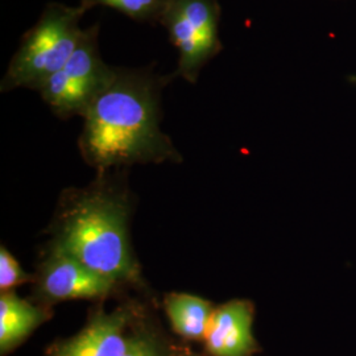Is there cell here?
Wrapping results in <instances>:
<instances>
[{
    "label": "cell",
    "mask_w": 356,
    "mask_h": 356,
    "mask_svg": "<svg viewBox=\"0 0 356 356\" xmlns=\"http://www.w3.org/2000/svg\"><path fill=\"white\" fill-rule=\"evenodd\" d=\"M126 216L120 201L89 197L67 216L56 250L115 282L132 280L138 273L128 247Z\"/></svg>",
    "instance_id": "cell-1"
},
{
    "label": "cell",
    "mask_w": 356,
    "mask_h": 356,
    "mask_svg": "<svg viewBox=\"0 0 356 356\" xmlns=\"http://www.w3.org/2000/svg\"><path fill=\"white\" fill-rule=\"evenodd\" d=\"M157 139L152 103L140 90L114 86L91 104L85 143L97 164L132 161L152 151Z\"/></svg>",
    "instance_id": "cell-2"
},
{
    "label": "cell",
    "mask_w": 356,
    "mask_h": 356,
    "mask_svg": "<svg viewBox=\"0 0 356 356\" xmlns=\"http://www.w3.org/2000/svg\"><path fill=\"white\" fill-rule=\"evenodd\" d=\"M76 36L65 19L45 20L26 44L19 61L23 78H48L61 70L78 48Z\"/></svg>",
    "instance_id": "cell-3"
},
{
    "label": "cell",
    "mask_w": 356,
    "mask_h": 356,
    "mask_svg": "<svg viewBox=\"0 0 356 356\" xmlns=\"http://www.w3.org/2000/svg\"><path fill=\"white\" fill-rule=\"evenodd\" d=\"M115 284L114 280L98 275L70 254L56 250L44 268L41 291L47 298L54 301L95 298L106 296Z\"/></svg>",
    "instance_id": "cell-4"
},
{
    "label": "cell",
    "mask_w": 356,
    "mask_h": 356,
    "mask_svg": "<svg viewBox=\"0 0 356 356\" xmlns=\"http://www.w3.org/2000/svg\"><path fill=\"white\" fill-rule=\"evenodd\" d=\"M254 307L235 300L213 312L206 334L207 351L213 356H252L257 343L252 334Z\"/></svg>",
    "instance_id": "cell-5"
},
{
    "label": "cell",
    "mask_w": 356,
    "mask_h": 356,
    "mask_svg": "<svg viewBox=\"0 0 356 356\" xmlns=\"http://www.w3.org/2000/svg\"><path fill=\"white\" fill-rule=\"evenodd\" d=\"M128 319L124 309L99 313L74 338L58 344L51 356H123L129 343L124 335Z\"/></svg>",
    "instance_id": "cell-6"
},
{
    "label": "cell",
    "mask_w": 356,
    "mask_h": 356,
    "mask_svg": "<svg viewBox=\"0 0 356 356\" xmlns=\"http://www.w3.org/2000/svg\"><path fill=\"white\" fill-rule=\"evenodd\" d=\"M48 314L38 306L31 305L13 293L0 298V350L3 354L20 343L38 327Z\"/></svg>",
    "instance_id": "cell-7"
},
{
    "label": "cell",
    "mask_w": 356,
    "mask_h": 356,
    "mask_svg": "<svg viewBox=\"0 0 356 356\" xmlns=\"http://www.w3.org/2000/svg\"><path fill=\"white\" fill-rule=\"evenodd\" d=\"M165 309L179 335L193 341L206 338L214 312L207 301L185 293L172 294L166 298Z\"/></svg>",
    "instance_id": "cell-8"
},
{
    "label": "cell",
    "mask_w": 356,
    "mask_h": 356,
    "mask_svg": "<svg viewBox=\"0 0 356 356\" xmlns=\"http://www.w3.org/2000/svg\"><path fill=\"white\" fill-rule=\"evenodd\" d=\"M45 92L54 106L74 108L89 97V92L76 83L64 69L45 78Z\"/></svg>",
    "instance_id": "cell-9"
},
{
    "label": "cell",
    "mask_w": 356,
    "mask_h": 356,
    "mask_svg": "<svg viewBox=\"0 0 356 356\" xmlns=\"http://www.w3.org/2000/svg\"><path fill=\"white\" fill-rule=\"evenodd\" d=\"M178 13L191 24L198 36L211 48L216 40V22L211 8L204 0H186Z\"/></svg>",
    "instance_id": "cell-10"
},
{
    "label": "cell",
    "mask_w": 356,
    "mask_h": 356,
    "mask_svg": "<svg viewBox=\"0 0 356 356\" xmlns=\"http://www.w3.org/2000/svg\"><path fill=\"white\" fill-rule=\"evenodd\" d=\"M172 33L186 61H194L210 49L195 29L178 13L172 22Z\"/></svg>",
    "instance_id": "cell-11"
},
{
    "label": "cell",
    "mask_w": 356,
    "mask_h": 356,
    "mask_svg": "<svg viewBox=\"0 0 356 356\" xmlns=\"http://www.w3.org/2000/svg\"><path fill=\"white\" fill-rule=\"evenodd\" d=\"M63 69L76 83L90 94L95 83V63L89 49L78 47Z\"/></svg>",
    "instance_id": "cell-12"
},
{
    "label": "cell",
    "mask_w": 356,
    "mask_h": 356,
    "mask_svg": "<svg viewBox=\"0 0 356 356\" xmlns=\"http://www.w3.org/2000/svg\"><path fill=\"white\" fill-rule=\"evenodd\" d=\"M29 280L28 275L19 266L4 247L0 250V288L1 291H8L13 286Z\"/></svg>",
    "instance_id": "cell-13"
},
{
    "label": "cell",
    "mask_w": 356,
    "mask_h": 356,
    "mask_svg": "<svg viewBox=\"0 0 356 356\" xmlns=\"http://www.w3.org/2000/svg\"><path fill=\"white\" fill-rule=\"evenodd\" d=\"M123 356H166L164 348L147 335L129 337L127 351Z\"/></svg>",
    "instance_id": "cell-14"
},
{
    "label": "cell",
    "mask_w": 356,
    "mask_h": 356,
    "mask_svg": "<svg viewBox=\"0 0 356 356\" xmlns=\"http://www.w3.org/2000/svg\"><path fill=\"white\" fill-rule=\"evenodd\" d=\"M129 15H141L152 8L156 0H98Z\"/></svg>",
    "instance_id": "cell-15"
},
{
    "label": "cell",
    "mask_w": 356,
    "mask_h": 356,
    "mask_svg": "<svg viewBox=\"0 0 356 356\" xmlns=\"http://www.w3.org/2000/svg\"><path fill=\"white\" fill-rule=\"evenodd\" d=\"M186 356H198V355H193V354H189V355H186Z\"/></svg>",
    "instance_id": "cell-16"
}]
</instances>
